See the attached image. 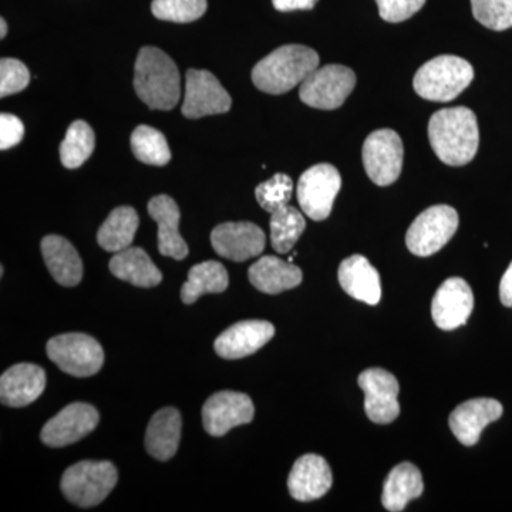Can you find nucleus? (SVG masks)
Returning a JSON list of instances; mask_svg holds the SVG:
<instances>
[{
    "label": "nucleus",
    "mask_w": 512,
    "mask_h": 512,
    "mask_svg": "<svg viewBox=\"0 0 512 512\" xmlns=\"http://www.w3.org/2000/svg\"><path fill=\"white\" fill-rule=\"evenodd\" d=\"M328 461L316 454H306L296 461L288 478L289 493L302 503L319 500L332 487Z\"/></svg>",
    "instance_id": "nucleus-19"
},
{
    "label": "nucleus",
    "mask_w": 512,
    "mask_h": 512,
    "mask_svg": "<svg viewBox=\"0 0 512 512\" xmlns=\"http://www.w3.org/2000/svg\"><path fill=\"white\" fill-rule=\"evenodd\" d=\"M274 335V325L266 320H242L218 336L214 349L222 359H242L264 348Z\"/></svg>",
    "instance_id": "nucleus-17"
},
{
    "label": "nucleus",
    "mask_w": 512,
    "mask_h": 512,
    "mask_svg": "<svg viewBox=\"0 0 512 512\" xmlns=\"http://www.w3.org/2000/svg\"><path fill=\"white\" fill-rule=\"evenodd\" d=\"M231 106V96L214 74L207 70H188L184 103L181 107L187 119L228 113Z\"/></svg>",
    "instance_id": "nucleus-11"
},
{
    "label": "nucleus",
    "mask_w": 512,
    "mask_h": 512,
    "mask_svg": "<svg viewBox=\"0 0 512 512\" xmlns=\"http://www.w3.org/2000/svg\"><path fill=\"white\" fill-rule=\"evenodd\" d=\"M473 79V66L466 59L444 55L434 57L417 70L413 87L423 99L447 103L457 99Z\"/></svg>",
    "instance_id": "nucleus-4"
},
{
    "label": "nucleus",
    "mask_w": 512,
    "mask_h": 512,
    "mask_svg": "<svg viewBox=\"0 0 512 512\" xmlns=\"http://www.w3.org/2000/svg\"><path fill=\"white\" fill-rule=\"evenodd\" d=\"M131 150L141 163L163 167L171 160L167 138L157 128L138 126L131 134Z\"/></svg>",
    "instance_id": "nucleus-32"
},
{
    "label": "nucleus",
    "mask_w": 512,
    "mask_h": 512,
    "mask_svg": "<svg viewBox=\"0 0 512 512\" xmlns=\"http://www.w3.org/2000/svg\"><path fill=\"white\" fill-rule=\"evenodd\" d=\"M293 183L286 174H275L271 180L259 184L255 188V197L258 204L269 214L286 207L291 201Z\"/></svg>",
    "instance_id": "nucleus-34"
},
{
    "label": "nucleus",
    "mask_w": 512,
    "mask_h": 512,
    "mask_svg": "<svg viewBox=\"0 0 512 512\" xmlns=\"http://www.w3.org/2000/svg\"><path fill=\"white\" fill-rule=\"evenodd\" d=\"M474 18L491 30L512 28V0H471Z\"/></svg>",
    "instance_id": "nucleus-35"
},
{
    "label": "nucleus",
    "mask_w": 512,
    "mask_h": 512,
    "mask_svg": "<svg viewBox=\"0 0 512 512\" xmlns=\"http://www.w3.org/2000/svg\"><path fill=\"white\" fill-rule=\"evenodd\" d=\"M30 73L25 63L16 59L0 62V97L23 92L29 86Z\"/></svg>",
    "instance_id": "nucleus-36"
},
{
    "label": "nucleus",
    "mask_w": 512,
    "mask_h": 512,
    "mask_svg": "<svg viewBox=\"0 0 512 512\" xmlns=\"http://www.w3.org/2000/svg\"><path fill=\"white\" fill-rule=\"evenodd\" d=\"M272 3L279 12H293V10H311L315 8L318 0H272Z\"/></svg>",
    "instance_id": "nucleus-39"
},
{
    "label": "nucleus",
    "mask_w": 512,
    "mask_h": 512,
    "mask_svg": "<svg viewBox=\"0 0 512 512\" xmlns=\"http://www.w3.org/2000/svg\"><path fill=\"white\" fill-rule=\"evenodd\" d=\"M500 299L504 306L512 308V262L501 279Z\"/></svg>",
    "instance_id": "nucleus-40"
},
{
    "label": "nucleus",
    "mask_w": 512,
    "mask_h": 512,
    "mask_svg": "<svg viewBox=\"0 0 512 512\" xmlns=\"http://www.w3.org/2000/svg\"><path fill=\"white\" fill-rule=\"evenodd\" d=\"M380 18L389 23H400L412 18L426 0H376Z\"/></svg>",
    "instance_id": "nucleus-37"
},
{
    "label": "nucleus",
    "mask_w": 512,
    "mask_h": 512,
    "mask_svg": "<svg viewBox=\"0 0 512 512\" xmlns=\"http://www.w3.org/2000/svg\"><path fill=\"white\" fill-rule=\"evenodd\" d=\"M255 407L251 397L238 392L212 394L202 407V424L212 437H222L234 427L251 423Z\"/></svg>",
    "instance_id": "nucleus-12"
},
{
    "label": "nucleus",
    "mask_w": 512,
    "mask_h": 512,
    "mask_svg": "<svg viewBox=\"0 0 512 512\" xmlns=\"http://www.w3.org/2000/svg\"><path fill=\"white\" fill-rule=\"evenodd\" d=\"M305 228V218L296 208L286 205L281 210L275 211L271 214L272 248L278 254H288L302 237Z\"/></svg>",
    "instance_id": "nucleus-31"
},
{
    "label": "nucleus",
    "mask_w": 512,
    "mask_h": 512,
    "mask_svg": "<svg viewBox=\"0 0 512 512\" xmlns=\"http://www.w3.org/2000/svg\"><path fill=\"white\" fill-rule=\"evenodd\" d=\"M42 254L47 269L57 284L70 288L82 282V258L66 238L47 235L42 241Z\"/></svg>",
    "instance_id": "nucleus-24"
},
{
    "label": "nucleus",
    "mask_w": 512,
    "mask_h": 512,
    "mask_svg": "<svg viewBox=\"0 0 512 512\" xmlns=\"http://www.w3.org/2000/svg\"><path fill=\"white\" fill-rule=\"evenodd\" d=\"M148 214L158 225V251L160 254L183 261L190 249L178 229L181 214L177 202L168 195H157L148 202Z\"/></svg>",
    "instance_id": "nucleus-21"
},
{
    "label": "nucleus",
    "mask_w": 512,
    "mask_h": 512,
    "mask_svg": "<svg viewBox=\"0 0 512 512\" xmlns=\"http://www.w3.org/2000/svg\"><path fill=\"white\" fill-rule=\"evenodd\" d=\"M6 33H8V25H6L5 19H0V37H6Z\"/></svg>",
    "instance_id": "nucleus-41"
},
{
    "label": "nucleus",
    "mask_w": 512,
    "mask_h": 512,
    "mask_svg": "<svg viewBox=\"0 0 512 512\" xmlns=\"http://www.w3.org/2000/svg\"><path fill=\"white\" fill-rule=\"evenodd\" d=\"M503 404L494 399H473L450 414V429L464 446H476L488 424L503 416Z\"/></svg>",
    "instance_id": "nucleus-18"
},
{
    "label": "nucleus",
    "mask_w": 512,
    "mask_h": 512,
    "mask_svg": "<svg viewBox=\"0 0 512 512\" xmlns=\"http://www.w3.org/2000/svg\"><path fill=\"white\" fill-rule=\"evenodd\" d=\"M340 187L342 177L338 168L326 163L313 165L299 178L298 201L302 211L313 221L326 220Z\"/></svg>",
    "instance_id": "nucleus-10"
},
{
    "label": "nucleus",
    "mask_w": 512,
    "mask_h": 512,
    "mask_svg": "<svg viewBox=\"0 0 512 512\" xmlns=\"http://www.w3.org/2000/svg\"><path fill=\"white\" fill-rule=\"evenodd\" d=\"M207 6V0H153L151 10L160 20L191 23L202 18Z\"/></svg>",
    "instance_id": "nucleus-33"
},
{
    "label": "nucleus",
    "mask_w": 512,
    "mask_h": 512,
    "mask_svg": "<svg viewBox=\"0 0 512 512\" xmlns=\"http://www.w3.org/2000/svg\"><path fill=\"white\" fill-rule=\"evenodd\" d=\"M109 268L116 278L138 288H154L163 281L160 269L141 248L130 247L117 252L111 258Z\"/></svg>",
    "instance_id": "nucleus-26"
},
{
    "label": "nucleus",
    "mask_w": 512,
    "mask_h": 512,
    "mask_svg": "<svg viewBox=\"0 0 512 512\" xmlns=\"http://www.w3.org/2000/svg\"><path fill=\"white\" fill-rule=\"evenodd\" d=\"M99 421V412L93 406L72 403L47 421L40 433V439L43 444L53 448L70 446L96 430Z\"/></svg>",
    "instance_id": "nucleus-13"
},
{
    "label": "nucleus",
    "mask_w": 512,
    "mask_h": 512,
    "mask_svg": "<svg viewBox=\"0 0 512 512\" xmlns=\"http://www.w3.org/2000/svg\"><path fill=\"white\" fill-rule=\"evenodd\" d=\"M211 244L222 258L244 262L264 252L266 237L252 222H225L211 232Z\"/></svg>",
    "instance_id": "nucleus-15"
},
{
    "label": "nucleus",
    "mask_w": 512,
    "mask_h": 512,
    "mask_svg": "<svg viewBox=\"0 0 512 512\" xmlns=\"http://www.w3.org/2000/svg\"><path fill=\"white\" fill-rule=\"evenodd\" d=\"M429 140L444 164L461 167L470 163L480 144L476 114L467 107L437 111L429 121Z\"/></svg>",
    "instance_id": "nucleus-1"
},
{
    "label": "nucleus",
    "mask_w": 512,
    "mask_h": 512,
    "mask_svg": "<svg viewBox=\"0 0 512 512\" xmlns=\"http://www.w3.org/2000/svg\"><path fill=\"white\" fill-rule=\"evenodd\" d=\"M424 483L419 468L402 463L390 471L384 483L382 503L387 511L400 512L423 494Z\"/></svg>",
    "instance_id": "nucleus-27"
},
{
    "label": "nucleus",
    "mask_w": 512,
    "mask_h": 512,
    "mask_svg": "<svg viewBox=\"0 0 512 512\" xmlns=\"http://www.w3.org/2000/svg\"><path fill=\"white\" fill-rule=\"evenodd\" d=\"M134 90L151 110H173L181 99L177 64L158 47H143L134 64Z\"/></svg>",
    "instance_id": "nucleus-2"
},
{
    "label": "nucleus",
    "mask_w": 512,
    "mask_h": 512,
    "mask_svg": "<svg viewBox=\"0 0 512 512\" xmlns=\"http://www.w3.org/2000/svg\"><path fill=\"white\" fill-rule=\"evenodd\" d=\"M360 389L365 392V410L369 420L376 424H389L400 414L399 382L387 370L367 369L359 376Z\"/></svg>",
    "instance_id": "nucleus-14"
},
{
    "label": "nucleus",
    "mask_w": 512,
    "mask_h": 512,
    "mask_svg": "<svg viewBox=\"0 0 512 512\" xmlns=\"http://www.w3.org/2000/svg\"><path fill=\"white\" fill-rule=\"evenodd\" d=\"M47 356L60 370L74 377L96 375L104 365L100 343L84 333H66L47 342Z\"/></svg>",
    "instance_id": "nucleus-6"
},
{
    "label": "nucleus",
    "mask_w": 512,
    "mask_h": 512,
    "mask_svg": "<svg viewBox=\"0 0 512 512\" xmlns=\"http://www.w3.org/2000/svg\"><path fill=\"white\" fill-rule=\"evenodd\" d=\"M356 86V74L340 64L320 67L306 77L299 97L306 106L319 110H335L343 106Z\"/></svg>",
    "instance_id": "nucleus-7"
},
{
    "label": "nucleus",
    "mask_w": 512,
    "mask_h": 512,
    "mask_svg": "<svg viewBox=\"0 0 512 512\" xmlns=\"http://www.w3.org/2000/svg\"><path fill=\"white\" fill-rule=\"evenodd\" d=\"M339 284L356 301L375 306L382 298V284L375 266L363 255H352L339 266Z\"/></svg>",
    "instance_id": "nucleus-22"
},
{
    "label": "nucleus",
    "mask_w": 512,
    "mask_h": 512,
    "mask_svg": "<svg viewBox=\"0 0 512 512\" xmlns=\"http://www.w3.org/2000/svg\"><path fill=\"white\" fill-rule=\"evenodd\" d=\"M319 67V55L308 46L278 47L252 70L256 89L268 94H285L301 86Z\"/></svg>",
    "instance_id": "nucleus-3"
},
{
    "label": "nucleus",
    "mask_w": 512,
    "mask_h": 512,
    "mask_svg": "<svg viewBox=\"0 0 512 512\" xmlns=\"http://www.w3.org/2000/svg\"><path fill=\"white\" fill-rule=\"evenodd\" d=\"M362 157L367 177L379 187H387L402 174V138L390 128L373 131L363 144Z\"/></svg>",
    "instance_id": "nucleus-9"
},
{
    "label": "nucleus",
    "mask_w": 512,
    "mask_h": 512,
    "mask_svg": "<svg viewBox=\"0 0 512 512\" xmlns=\"http://www.w3.org/2000/svg\"><path fill=\"white\" fill-rule=\"evenodd\" d=\"M46 373L33 363L10 367L0 379V400L9 407H25L45 392Z\"/></svg>",
    "instance_id": "nucleus-20"
},
{
    "label": "nucleus",
    "mask_w": 512,
    "mask_h": 512,
    "mask_svg": "<svg viewBox=\"0 0 512 512\" xmlns=\"http://www.w3.org/2000/svg\"><path fill=\"white\" fill-rule=\"evenodd\" d=\"M473 309L474 295L470 285L461 278H448L434 295L431 316L440 329L454 330L466 325Z\"/></svg>",
    "instance_id": "nucleus-16"
},
{
    "label": "nucleus",
    "mask_w": 512,
    "mask_h": 512,
    "mask_svg": "<svg viewBox=\"0 0 512 512\" xmlns=\"http://www.w3.org/2000/svg\"><path fill=\"white\" fill-rule=\"evenodd\" d=\"M248 278L258 291L276 295L301 285L303 274L298 266L278 256H262L249 268Z\"/></svg>",
    "instance_id": "nucleus-23"
},
{
    "label": "nucleus",
    "mask_w": 512,
    "mask_h": 512,
    "mask_svg": "<svg viewBox=\"0 0 512 512\" xmlns=\"http://www.w3.org/2000/svg\"><path fill=\"white\" fill-rule=\"evenodd\" d=\"M96 147V136L89 123L83 120L74 121L67 128L66 137L60 144V160L69 170L82 167Z\"/></svg>",
    "instance_id": "nucleus-30"
},
{
    "label": "nucleus",
    "mask_w": 512,
    "mask_h": 512,
    "mask_svg": "<svg viewBox=\"0 0 512 512\" xmlns=\"http://www.w3.org/2000/svg\"><path fill=\"white\" fill-rule=\"evenodd\" d=\"M458 228V214L448 205H434L421 212L410 225L406 245L412 254L431 256L446 247Z\"/></svg>",
    "instance_id": "nucleus-8"
},
{
    "label": "nucleus",
    "mask_w": 512,
    "mask_h": 512,
    "mask_svg": "<svg viewBox=\"0 0 512 512\" xmlns=\"http://www.w3.org/2000/svg\"><path fill=\"white\" fill-rule=\"evenodd\" d=\"M23 136L25 126L18 117L8 113L0 114V150L6 151L18 146Z\"/></svg>",
    "instance_id": "nucleus-38"
},
{
    "label": "nucleus",
    "mask_w": 512,
    "mask_h": 512,
    "mask_svg": "<svg viewBox=\"0 0 512 512\" xmlns=\"http://www.w3.org/2000/svg\"><path fill=\"white\" fill-rule=\"evenodd\" d=\"M181 427L183 419L174 407H165L158 410L150 423L146 433V448L151 457L158 461L171 460L177 453L181 440Z\"/></svg>",
    "instance_id": "nucleus-25"
},
{
    "label": "nucleus",
    "mask_w": 512,
    "mask_h": 512,
    "mask_svg": "<svg viewBox=\"0 0 512 512\" xmlns=\"http://www.w3.org/2000/svg\"><path fill=\"white\" fill-rule=\"evenodd\" d=\"M140 224L137 211L131 207H119L111 211L97 232V242L104 251L117 252L131 247Z\"/></svg>",
    "instance_id": "nucleus-28"
},
{
    "label": "nucleus",
    "mask_w": 512,
    "mask_h": 512,
    "mask_svg": "<svg viewBox=\"0 0 512 512\" xmlns=\"http://www.w3.org/2000/svg\"><path fill=\"white\" fill-rule=\"evenodd\" d=\"M119 480L110 461H80L67 468L62 477L64 497L77 507L92 508L103 503Z\"/></svg>",
    "instance_id": "nucleus-5"
},
{
    "label": "nucleus",
    "mask_w": 512,
    "mask_h": 512,
    "mask_svg": "<svg viewBox=\"0 0 512 512\" xmlns=\"http://www.w3.org/2000/svg\"><path fill=\"white\" fill-rule=\"evenodd\" d=\"M229 276L225 266L217 261H205L192 266L187 281L181 288V299L185 305H192L208 293L227 291Z\"/></svg>",
    "instance_id": "nucleus-29"
}]
</instances>
